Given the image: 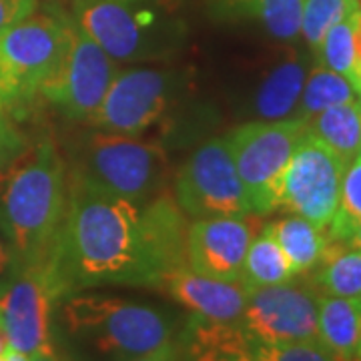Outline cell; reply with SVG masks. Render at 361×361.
<instances>
[{"label": "cell", "mask_w": 361, "mask_h": 361, "mask_svg": "<svg viewBox=\"0 0 361 361\" xmlns=\"http://www.w3.org/2000/svg\"><path fill=\"white\" fill-rule=\"evenodd\" d=\"M307 123V133L329 147L343 163L361 155V104L357 101L336 104Z\"/></svg>", "instance_id": "21"}, {"label": "cell", "mask_w": 361, "mask_h": 361, "mask_svg": "<svg viewBox=\"0 0 361 361\" xmlns=\"http://www.w3.org/2000/svg\"><path fill=\"white\" fill-rule=\"evenodd\" d=\"M295 271L289 259L285 257L283 249L275 241L267 225L261 229L257 237L251 241L243 263V281L251 289L271 287V285L289 283L295 279Z\"/></svg>", "instance_id": "23"}, {"label": "cell", "mask_w": 361, "mask_h": 361, "mask_svg": "<svg viewBox=\"0 0 361 361\" xmlns=\"http://www.w3.org/2000/svg\"><path fill=\"white\" fill-rule=\"evenodd\" d=\"M267 229L283 249L295 275H305L315 269L325 253V247L331 241L325 227H319L299 215L273 221L267 225Z\"/></svg>", "instance_id": "20"}, {"label": "cell", "mask_w": 361, "mask_h": 361, "mask_svg": "<svg viewBox=\"0 0 361 361\" xmlns=\"http://www.w3.org/2000/svg\"><path fill=\"white\" fill-rule=\"evenodd\" d=\"M11 263H13V255H11V251H8V247L0 241V275L11 267Z\"/></svg>", "instance_id": "32"}, {"label": "cell", "mask_w": 361, "mask_h": 361, "mask_svg": "<svg viewBox=\"0 0 361 361\" xmlns=\"http://www.w3.org/2000/svg\"><path fill=\"white\" fill-rule=\"evenodd\" d=\"M180 0H73V18L115 61L165 56L185 37Z\"/></svg>", "instance_id": "3"}, {"label": "cell", "mask_w": 361, "mask_h": 361, "mask_svg": "<svg viewBox=\"0 0 361 361\" xmlns=\"http://www.w3.org/2000/svg\"><path fill=\"white\" fill-rule=\"evenodd\" d=\"M355 18L357 13L331 26L313 52L317 65L343 75L351 80V85L360 75L357 54H355Z\"/></svg>", "instance_id": "25"}, {"label": "cell", "mask_w": 361, "mask_h": 361, "mask_svg": "<svg viewBox=\"0 0 361 361\" xmlns=\"http://www.w3.org/2000/svg\"><path fill=\"white\" fill-rule=\"evenodd\" d=\"M349 101H357V92H355V87L351 85V80L339 73H334L325 66L317 65L310 68V73L305 77L295 118L310 121L325 109L349 103Z\"/></svg>", "instance_id": "24"}, {"label": "cell", "mask_w": 361, "mask_h": 361, "mask_svg": "<svg viewBox=\"0 0 361 361\" xmlns=\"http://www.w3.org/2000/svg\"><path fill=\"white\" fill-rule=\"evenodd\" d=\"M175 201L193 219L253 213L227 139L205 142L189 157L175 179Z\"/></svg>", "instance_id": "8"}, {"label": "cell", "mask_w": 361, "mask_h": 361, "mask_svg": "<svg viewBox=\"0 0 361 361\" xmlns=\"http://www.w3.org/2000/svg\"><path fill=\"white\" fill-rule=\"evenodd\" d=\"M317 341L339 361H355L361 348V297H317Z\"/></svg>", "instance_id": "17"}, {"label": "cell", "mask_w": 361, "mask_h": 361, "mask_svg": "<svg viewBox=\"0 0 361 361\" xmlns=\"http://www.w3.org/2000/svg\"><path fill=\"white\" fill-rule=\"evenodd\" d=\"M8 357H11V361H28L25 353H20V351H16L13 348L8 349Z\"/></svg>", "instance_id": "36"}, {"label": "cell", "mask_w": 361, "mask_h": 361, "mask_svg": "<svg viewBox=\"0 0 361 361\" xmlns=\"http://www.w3.org/2000/svg\"><path fill=\"white\" fill-rule=\"evenodd\" d=\"M28 361H68L65 357H61L54 349H49V351H40V353H35L30 355Z\"/></svg>", "instance_id": "31"}, {"label": "cell", "mask_w": 361, "mask_h": 361, "mask_svg": "<svg viewBox=\"0 0 361 361\" xmlns=\"http://www.w3.org/2000/svg\"><path fill=\"white\" fill-rule=\"evenodd\" d=\"M253 361H339L319 341L263 343L257 341Z\"/></svg>", "instance_id": "28"}, {"label": "cell", "mask_w": 361, "mask_h": 361, "mask_svg": "<svg viewBox=\"0 0 361 361\" xmlns=\"http://www.w3.org/2000/svg\"><path fill=\"white\" fill-rule=\"evenodd\" d=\"M355 361H361V348L360 351H357V355H355Z\"/></svg>", "instance_id": "39"}, {"label": "cell", "mask_w": 361, "mask_h": 361, "mask_svg": "<svg viewBox=\"0 0 361 361\" xmlns=\"http://www.w3.org/2000/svg\"><path fill=\"white\" fill-rule=\"evenodd\" d=\"M187 215L173 197L137 205L68 173L63 231L51 253L68 293L99 285L159 287L187 267Z\"/></svg>", "instance_id": "1"}, {"label": "cell", "mask_w": 361, "mask_h": 361, "mask_svg": "<svg viewBox=\"0 0 361 361\" xmlns=\"http://www.w3.org/2000/svg\"><path fill=\"white\" fill-rule=\"evenodd\" d=\"M68 295L65 281L51 257L23 265V275L0 297V327L8 345L26 357L49 351L54 303Z\"/></svg>", "instance_id": "9"}, {"label": "cell", "mask_w": 361, "mask_h": 361, "mask_svg": "<svg viewBox=\"0 0 361 361\" xmlns=\"http://www.w3.org/2000/svg\"><path fill=\"white\" fill-rule=\"evenodd\" d=\"M348 245L353 247V249H361V223L355 227L353 235L348 239Z\"/></svg>", "instance_id": "34"}, {"label": "cell", "mask_w": 361, "mask_h": 361, "mask_svg": "<svg viewBox=\"0 0 361 361\" xmlns=\"http://www.w3.org/2000/svg\"><path fill=\"white\" fill-rule=\"evenodd\" d=\"M167 169L161 145L104 130L82 142L73 171L106 193L142 205L159 195Z\"/></svg>", "instance_id": "6"}, {"label": "cell", "mask_w": 361, "mask_h": 361, "mask_svg": "<svg viewBox=\"0 0 361 361\" xmlns=\"http://www.w3.org/2000/svg\"><path fill=\"white\" fill-rule=\"evenodd\" d=\"M353 13H360L357 0H303L301 37L315 52L327 30Z\"/></svg>", "instance_id": "27"}, {"label": "cell", "mask_w": 361, "mask_h": 361, "mask_svg": "<svg viewBox=\"0 0 361 361\" xmlns=\"http://www.w3.org/2000/svg\"><path fill=\"white\" fill-rule=\"evenodd\" d=\"M159 287L197 317L211 322H237L245 310L251 287L241 281H221L199 275L189 267L169 273Z\"/></svg>", "instance_id": "15"}, {"label": "cell", "mask_w": 361, "mask_h": 361, "mask_svg": "<svg viewBox=\"0 0 361 361\" xmlns=\"http://www.w3.org/2000/svg\"><path fill=\"white\" fill-rule=\"evenodd\" d=\"M2 106H4V101H2V94H0V127L4 125V123H2Z\"/></svg>", "instance_id": "38"}, {"label": "cell", "mask_w": 361, "mask_h": 361, "mask_svg": "<svg viewBox=\"0 0 361 361\" xmlns=\"http://www.w3.org/2000/svg\"><path fill=\"white\" fill-rule=\"evenodd\" d=\"M313 275V289L322 295L361 297V249L329 241Z\"/></svg>", "instance_id": "22"}, {"label": "cell", "mask_w": 361, "mask_h": 361, "mask_svg": "<svg viewBox=\"0 0 361 361\" xmlns=\"http://www.w3.org/2000/svg\"><path fill=\"white\" fill-rule=\"evenodd\" d=\"M263 227L257 213L195 219L187 231V267L221 281H241L249 245Z\"/></svg>", "instance_id": "14"}, {"label": "cell", "mask_w": 361, "mask_h": 361, "mask_svg": "<svg viewBox=\"0 0 361 361\" xmlns=\"http://www.w3.org/2000/svg\"><path fill=\"white\" fill-rule=\"evenodd\" d=\"M130 361H180L179 345L169 339L165 343H161L159 348L151 349V351H147V353H142V355Z\"/></svg>", "instance_id": "30"}, {"label": "cell", "mask_w": 361, "mask_h": 361, "mask_svg": "<svg viewBox=\"0 0 361 361\" xmlns=\"http://www.w3.org/2000/svg\"><path fill=\"white\" fill-rule=\"evenodd\" d=\"M185 345L189 361H253L257 339L239 322H211L195 315Z\"/></svg>", "instance_id": "16"}, {"label": "cell", "mask_w": 361, "mask_h": 361, "mask_svg": "<svg viewBox=\"0 0 361 361\" xmlns=\"http://www.w3.org/2000/svg\"><path fill=\"white\" fill-rule=\"evenodd\" d=\"M8 348H11V345H8V337H6V334H4L2 327H0V357L8 351Z\"/></svg>", "instance_id": "35"}, {"label": "cell", "mask_w": 361, "mask_h": 361, "mask_svg": "<svg viewBox=\"0 0 361 361\" xmlns=\"http://www.w3.org/2000/svg\"><path fill=\"white\" fill-rule=\"evenodd\" d=\"M345 165L329 147L305 133L279 183L277 209L327 227L337 211Z\"/></svg>", "instance_id": "11"}, {"label": "cell", "mask_w": 361, "mask_h": 361, "mask_svg": "<svg viewBox=\"0 0 361 361\" xmlns=\"http://www.w3.org/2000/svg\"><path fill=\"white\" fill-rule=\"evenodd\" d=\"M68 14H30L0 32V94L8 104L40 97L63 63Z\"/></svg>", "instance_id": "5"}, {"label": "cell", "mask_w": 361, "mask_h": 361, "mask_svg": "<svg viewBox=\"0 0 361 361\" xmlns=\"http://www.w3.org/2000/svg\"><path fill=\"white\" fill-rule=\"evenodd\" d=\"M63 319L73 336L118 361L135 360L171 339V325L161 311L118 297H71Z\"/></svg>", "instance_id": "4"}, {"label": "cell", "mask_w": 361, "mask_h": 361, "mask_svg": "<svg viewBox=\"0 0 361 361\" xmlns=\"http://www.w3.org/2000/svg\"><path fill=\"white\" fill-rule=\"evenodd\" d=\"M355 54H357V66L361 71V13L355 18Z\"/></svg>", "instance_id": "33"}, {"label": "cell", "mask_w": 361, "mask_h": 361, "mask_svg": "<svg viewBox=\"0 0 361 361\" xmlns=\"http://www.w3.org/2000/svg\"><path fill=\"white\" fill-rule=\"evenodd\" d=\"M307 73V59L295 52L271 68L263 78L253 103L261 121L295 118Z\"/></svg>", "instance_id": "18"}, {"label": "cell", "mask_w": 361, "mask_h": 361, "mask_svg": "<svg viewBox=\"0 0 361 361\" xmlns=\"http://www.w3.org/2000/svg\"><path fill=\"white\" fill-rule=\"evenodd\" d=\"M39 0H0V32L35 14Z\"/></svg>", "instance_id": "29"}, {"label": "cell", "mask_w": 361, "mask_h": 361, "mask_svg": "<svg viewBox=\"0 0 361 361\" xmlns=\"http://www.w3.org/2000/svg\"><path fill=\"white\" fill-rule=\"evenodd\" d=\"M361 223V155L351 159L341 177L339 203L334 219L325 227L331 241H343L353 235L355 227Z\"/></svg>", "instance_id": "26"}, {"label": "cell", "mask_w": 361, "mask_h": 361, "mask_svg": "<svg viewBox=\"0 0 361 361\" xmlns=\"http://www.w3.org/2000/svg\"><path fill=\"white\" fill-rule=\"evenodd\" d=\"M317 297L303 283H281L251 289L237 322L263 343L317 341Z\"/></svg>", "instance_id": "13"}, {"label": "cell", "mask_w": 361, "mask_h": 361, "mask_svg": "<svg viewBox=\"0 0 361 361\" xmlns=\"http://www.w3.org/2000/svg\"><path fill=\"white\" fill-rule=\"evenodd\" d=\"M353 87H355V92H357V99L361 101V71L360 75H357V78H355V82H353Z\"/></svg>", "instance_id": "37"}, {"label": "cell", "mask_w": 361, "mask_h": 361, "mask_svg": "<svg viewBox=\"0 0 361 361\" xmlns=\"http://www.w3.org/2000/svg\"><path fill=\"white\" fill-rule=\"evenodd\" d=\"M66 205L68 169L51 139L37 142L0 173V227L23 265L54 251Z\"/></svg>", "instance_id": "2"}, {"label": "cell", "mask_w": 361, "mask_h": 361, "mask_svg": "<svg viewBox=\"0 0 361 361\" xmlns=\"http://www.w3.org/2000/svg\"><path fill=\"white\" fill-rule=\"evenodd\" d=\"M305 133L303 118H283L251 121L225 137L253 213L267 215L277 209L279 183Z\"/></svg>", "instance_id": "7"}, {"label": "cell", "mask_w": 361, "mask_h": 361, "mask_svg": "<svg viewBox=\"0 0 361 361\" xmlns=\"http://www.w3.org/2000/svg\"><path fill=\"white\" fill-rule=\"evenodd\" d=\"M357 8H360V13H361V0H357Z\"/></svg>", "instance_id": "41"}, {"label": "cell", "mask_w": 361, "mask_h": 361, "mask_svg": "<svg viewBox=\"0 0 361 361\" xmlns=\"http://www.w3.org/2000/svg\"><path fill=\"white\" fill-rule=\"evenodd\" d=\"M116 73L115 59L71 14L65 59L40 97L56 104L66 118L89 123L104 101Z\"/></svg>", "instance_id": "10"}, {"label": "cell", "mask_w": 361, "mask_h": 361, "mask_svg": "<svg viewBox=\"0 0 361 361\" xmlns=\"http://www.w3.org/2000/svg\"><path fill=\"white\" fill-rule=\"evenodd\" d=\"M231 18L255 20L277 40H295L301 35L303 0H211Z\"/></svg>", "instance_id": "19"}, {"label": "cell", "mask_w": 361, "mask_h": 361, "mask_svg": "<svg viewBox=\"0 0 361 361\" xmlns=\"http://www.w3.org/2000/svg\"><path fill=\"white\" fill-rule=\"evenodd\" d=\"M175 78L165 71H118L89 123L106 133L141 137L165 121L169 109L175 103Z\"/></svg>", "instance_id": "12"}, {"label": "cell", "mask_w": 361, "mask_h": 361, "mask_svg": "<svg viewBox=\"0 0 361 361\" xmlns=\"http://www.w3.org/2000/svg\"><path fill=\"white\" fill-rule=\"evenodd\" d=\"M2 135H4V125L0 127V137H2Z\"/></svg>", "instance_id": "40"}]
</instances>
